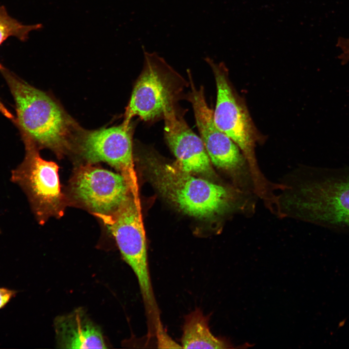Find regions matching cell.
Wrapping results in <instances>:
<instances>
[{
  "label": "cell",
  "instance_id": "5b68a950",
  "mask_svg": "<svg viewBox=\"0 0 349 349\" xmlns=\"http://www.w3.org/2000/svg\"><path fill=\"white\" fill-rule=\"evenodd\" d=\"M213 71L217 86V101L213 112L216 127L239 147L251 169L256 191L268 192L272 183L265 177L255 154V137L252 121L244 105L234 93L222 63L217 64L206 58Z\"/></svg>",
  "mask_w": 349,
  "mask_h": 349
},
{
  "label": "cell",
  "instance_id": "9c48e42d",
  "mask_svg": "<svg viewBox=\"0 0 349 349\" xmlns=\"http://www.w3.org/2000/svg\"><path fill=\"white\" fill-rule=\"evenodd\" d=\"M70 192L78 205L96 216L114 212L132 192L126 177L86 163L74 172Z\"/></svg>",
  "mask_w": 349,
  "mask_h": 349
},
{
  "label": "cell",
  "instance_id": "7a4b0ae2",
  "mask_svg": "<svg viewBox=\"0 0 349 349\" xmlns=\"http://www.w3.org/2000/svg\"><path fill=\"white\" fill-rule=\"evenodd\" d=\"M150 178L159 192L184 213L201 219L234 215H250L256 199L232 185H222L196 177L178 166L151 159Z\"/></svg>",
  "mask_w": 349,
  "mask_h": 349
},
{
  "label": "cell",
  "instance_id": "9a60e30c",
  "mask_svg": "<svg viewBox=\"0 0 349 349\" xmlns=\"http://www.w3.org/2000/svg\"><path fill=\"white\" fill-rule=\"evenodd\" d=\"M336 47L340 53L338 57L343 64L349 62V37H340L337 39Z\"/></svg>",
  "mask_w": 349,
  "mask_h": 349
},
{
  "label": "cell",
  "instance_id": "4fadbf2b",
  "mask_svg": "<svg viewBox=\"0 0 349 349\" xmlns=\"http://www.w3.org/2000/svg\"><path fill=\"white\" fill-rule=\"evenodd\" d=\"M209 316H205L199 308L185 318L181 337V346L185 349H232L226 339L215 336L209 326Z\"/></svg>",
  "mask_w": 349,
  "mask_h": 349
},
{
  "label": "cell",
  "instance_id": "e0dca14e",
  "mask_svg": "<svg viewBox=\"0 0 349 349\" xmlns=\"http://www.w3.org/2000/svg\"><path fill=\"white\" fill-rule=\"evenodd\" d=\"M0 112L6 118L12 120V121L14 120L15 117L13 114L8 110V109L5 106L4 104L2 103L1 99H0Z\"/></svg>",
  "mask_w": 349,
  "mask_h": 349
},
{
  "label": "cell",
  "instance_id": "7c38bea8",
  "mask_svg": "<svg viewBox=\"0 0 349 349\" xmlns=\"http://www.w3.org/2000/svg\"><path fill=\"white\" fill-rule=\"evenodd\" d=\"M54 327L59 348H108L100 329L81 308L56 317Z\"/></svg>",
  "mask_w": 349,
  "mask_h": 349
},
{
  "label": "cell",
  "instance_id": "2e32d148",
  "mask_svg": "<svg viewBox=\"0 0 349 349\" xmlns=\"http://www.w3.org/2000/svg\"><path fill=\"white\" fill-rule=\"evenodd\" d=\"M16 294L14 290L5 288H0V309L5 306Z\"/></svg>",
  "mask_w": 349,
  "mask_h": 349
},
{
  "label": "cell",
  "instance_id": "30bf717a",
  "mask_svg": "<svg viewBox=\"0 0 349 349\" xmlns=\"http://www.w3.org/2000/svg\"><path fill=\"white\" fill-rule=\"evenodd\" d=\"M73 149L86 163L104 162L120 171L127 179L132 191L137 192L130 124L123 123L93 130L80 128Z\"/></svg>",
  "mask_w": 349,
  "mask_h": 349
},
{
  "label": "cell",
  "instance_id": "5bb4252c",
  "mask_svg": "<svg viewBox=\"0 0 349 349\" xmlns=\"http://www.w3.org/2000/svg\"><path fill=\"white\" fill-rule=\"evenodd\" d=\"M42 28L40 24L26 25L10 16L3 5L0 6V46L8 38L15 37L22 42L27 40L31 32ZM5 67L0 63V71Z\"/></svg>",
  "mask_w": 349,
  "mask_h": 349
},
{
  "label": "cell",
  "instance_id": "3957f363",
  "mask_svg": "<svg viewBox=\"0 0 349 349\" xmlns=\"http://www.w3.org/2000/svg\"><path fill=\"white\" fill-rule=\"evenodd\" d=\"M0 71L15 100L16 117L13 122L24 143L39 150L48 148L58 157L72 149L80 127L58 102L6 68Z\"/></svg>",
  "mask_w": 349,
  "mask_h": 349
},
{
  "label": "cell",
  "instance_id": "52a82bcc",
  "mask_svg": "<svg viewBox=\"0 0 349 349\" xmlns=\"http://www.w3.org/2000/svg\"><path fill=\"white\" fill-rule=\"evenodd\" d=\"M191 91L188 99L191 103L196 125L211 162L226 173L233 186L242 188L250 184L252 174L249 163L239 147L215 125L213 111L208 107L204 87L197 89L188 71Z\"/></svg>",
  "mask_w": 349,
  "mask_h": 349
},
{
  "label": "cell",
  "instance_id": "277c9868",
  "mask_svg": "<svg viewBox=\"0 0 349 349\" xmlns=\"http://www.w3.org/2000/svg\"><path fill=\"white\" fill-rule=\"evenodd\" d=\"M137 198L129 195L113 213L99 215L112 235L124 260L137 279L147 322L160 320L149 272L145 232Z\"/></svg>",
  "mask_w": 349,
  "mask_h": 349
},
{
  "label": "cell",
  "instance_id": "6da1fadb",
  "mask_svg": "<svg viewBox=\"0 0 349 349\" xmlns=\"http://www.w3.org/2000/svg\"><path fill=\"white\" fill-rule=\"evenodd\" d=\"M282 183L279 217L349 229V169L299 167Z\"/></svg>",
  "mask_w": 349,
  "mask_h": 349
},
{
  "label": "cell",
  "instance_id": "ba28073f",
  "mask_svg": "<svg viewBox=\"0 0 349 349\" xmlns=\"http://www.w3.org/2000/svg\"><path fill=\"white\" fill-rule=\"evenodd\" d=\"M144 55L143 69L126 110L123 123L126 125L134 116L148 121L163 115L179 91L175 73L163 59L145 51Z\"/></svg>",
  "mask_w": 349,
  "mask_h": 349
},
{
  "label": "cell",
  "instance_id": "8fae6325",
  "mask_svg": "<svg viewBox=\"0 0 349 349\" xmlns=\"http://www.w3.org/2000/svg\"><path fill=\"white\" fill-rule=\"evenodd\" d=\"M163 115L165 138L178 166L191 174L214 175L211 161L202 139L176 113L173 104L165 108Z\"/></svg>",
  "mask_w": 349,
  "mask_h": 349
},
{
  "label": "cell",
  "instance_id": "8992f818",
  "mask_svg": "<svg viewBox=\"0 0 349 349\" xmlns=\"http://www.w3.org/2000/svg\"><path fill=\"white\" fill-rule=\"evenodd\" d=\"M23 161L11 173V181L27 195L35 216L41 224L49 217L62 216L66 200L62 192L58 166L42 159L39 149L24 143Z\"/></svg>",
  "mask_w": 349,
  "mask_h": 349
}]
</instances>
